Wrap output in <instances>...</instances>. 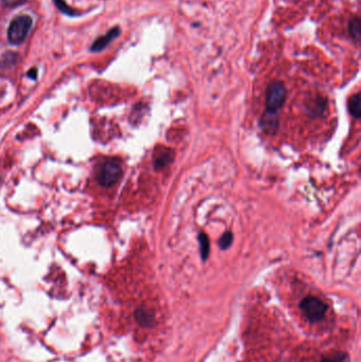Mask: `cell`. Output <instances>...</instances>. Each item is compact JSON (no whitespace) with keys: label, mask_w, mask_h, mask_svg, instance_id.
<instances>
[{"label":"cell","mask_w":361,"mask_h":362,"mask_svg":"<svg viewBox=\"0 0 361 362\" xmlns=\"http://www.w3.org/2000/svg\"><path fill=\"white\" fill-rule=\"evenodd\" d=\"M172 161H173V153L171 151L166 150L155 156L154 165L157 170H161V168H164L166 165L171 164Z\"/></svg>","instance_id":"cell-7"},{"label":"cell","mask_w":361,"mask_h":362,"mask_svg":"<svg viewBox=\"0 0 361 362\" xmlns=\"http://www.w3.org/2000/svg\"><path fill=\"white\" fill-rule=\"evenodd\" d=\"M260 125L262 129L267 132V134H274L275 130L278 129L279 126V116L278 113L275 112H268L266 111L263 115Z\"/></svg>","instance_id":"cell-5"},{"label":"cell","mask_w":361,"mask_h":362,"mask_svg":"<svg viewBox=\"0 0 361 362\" xmlns=\"http://www.w3.org/2000/svg\"><path fill=\"white\" fill-rule=\"evenodd\" d=\"M122 175V167L120 162L116 159L108 160L103 163L101 170L99 172V183L103 187H112L118 183Z\"/></svg>","instance_id":"cell-3"},{"label":"cell","mask_w":361,"mask_h":362,"mask_svg":"<svg viewBox=\"0 0 361 362\" xmlns=\"http://www.w3.org/2000/svg\"><path fill=\"white\" fill-rule=\"evenodd\" d=\"M120 35V28L115 27L112 30L108 31L104 36H101L100 39H98L93 43V45L91 46V51L92 52H99L101 50H103L104 48L107 47V45L110 44L112 41H114L115 39H117L118 36Z\"/></svg>","instance_id":"cell-6"},{"label":"cell","mask_w":361,"mask_h":362,"mask_svg":"<svg viewBox=\"0 0 361 362\" xmlns=\"http://www.w3.org/2000/svg\"><path fill=\"white\" fill-rule=\"evenodd\" d=\"M33 20L29 15H20L11 21L8 29V40L11 44H21L32 27Z\"/></svg>","instance_id":"cell-1"},{"label":"cell","mask_w":361,"mask_h":362,"mask_svg":"<svg viewBox=\"0 0 361 362\" xmlns=\"http://www.w3.org/2000/svg\"><path fill=\"white\" fill-rule=\"evenodd\" d=\"M286 99V89L281 82H272L266 91V110L275 112L283 106Z\"/></svg>","instance_id":"cell-4"},{"label":"cell","mask_w":361,"mask_h":362,"mask_svg":"<svg viewBox=\"0 0 361 362\" xmlns=\"http://www.w3.org/2000/svg\"><path fill=\"white\" fill-rule=\"evenodd\" d=\"M198 241L200 246V255L203 261H206L210 255V241L207 234L200 233L198 235Z\"/></svg>","instance_id":"cell-10"},{"label":"cell","mask_w":361,"mask_h":362,"mask_svg":"<svg viewBox=\"0 0 361 362\" xmlns=\"http://www.w3.org/2000/svg\"><path fill=\"white\" fill-rule=\"evenodd\" d=\"M300 308L306 318L311 322H317L324 318L327 312V305L316 297H307L300 303Z\"/></svg>","instance_id":"cell-2"},{"label":"cell","mask_w":361,"mask_h":362,"mask_svg":"<svg viewBox=\"0 0 361 362\" xmlns=\"http://www.w3.org/2000/svg\"><path fill=\"white\" fill-rule=\"evenodd\" d=\"M54 2H55V5L57 6V8H58L59 10H61V11L63 12V13L67 14V15H74V14H76V12H75L74 10H72L70 7H68V6L66 5V3L64 2V0H54Z\"/></svg>","instance_id":"cell-12"},{"label":"cell","mask_w":361,"mask_h":362,"mask_svg":"<svg viewBox=\"0 0 361 362\" xmlns=\"http://www.w3.org/2000/svg\"><path fill=\"white\" fill-rule=\"evenodd\" d=\"M28 76H29V78H31V79H36V76H38V69H31L29 72H28Z\"/></svg>","instance_id":"cell-14"},{"label":"cell","mask_w":361,"mask_h":362,"mask_svg":"<svg viewBox=\"0 0 361 362\" xmlns=\"http://www.w3.org/2000/svg\"><path fill=\"white\" fill-rule=\"evenodd\" d=\"M232 241H233V234L230 231H228L221 237V239H220V247L223 250H226V249H228L232 245Z\"/></svg>","instance_id":"cell-11"},{"label":"cell","mask_w":361,"mask_h":362,"mask_svg":"<svg viewBox=\"0 0 361 362\" xmlns=\"http://www.w3.org/2000/svg\"><path fill=\"white\" fill-rule=\"evenodd\" d=\"M26 0H5V5L10 8H14L16 6H19L21 4L25 3Z\"/></svg>","instance_id":"cell-13"},{"label":"cell","mask_w":361,"mask_h":362,"mask_svg":"<svg viewBox=\"0 0 361 362\" xmlns=\"http://www.w3.org/2000/svg\"><path fill=\"white\" fill-rule=\"evenodd\" d=\"M348 110H350L351 115L354 118H360L361 115V101H360V93L354 94L348 102Z\"/></svg>","instance_id":"cell-8"},{"label":"cell","mask_w":361,"mask_h":362,"mask_svg":"<svg viewBox=\"0 0 361 362\" xmlns=\"http://www.w3.org/2000/svg\"><path fill=\"white\" fill-rule=\"evenodd\" d=\"M348 33H350L351 38L355 43L360 42V36H361V29H360V19L359 17H355L350 21V25H348Z\"/></svg>","instance_id":"cell-9"}]
</instances>
